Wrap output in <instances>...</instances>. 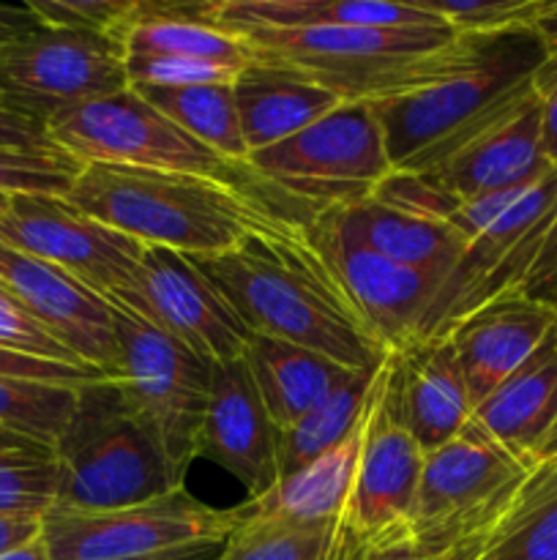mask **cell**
<instances>
[{
	"label": "cell",
	"instance_id": "obj_1",
	"mask_svg": "<svg viewBox=\"0 0 557 560\" xmlns=\"http://www.w3.org/2000/svg\"><path fill=\"white\" fill-rule=\"evenodd\" d=\"M309 222L278 219L233 249L191 262L251 334L315 350L344 370H377L388 355L386 345L347 299Z\"/></svg>",
	"mask_w": 557,
	"mask_h": 560
},
{
	"label": "cell",
	"instance_id": "obj_2",
	"mask_svg": "<svg viewBox=\"0 0 557 560\" xmlns=\"http://www.w3.org/2000/svg\"><path fill=\"white\" fill-rule=\"evenodd\" d=\"M66 200L142 246L186 257L222 255L278 219H311L244 186L123 164H85Z\"/></svg>",
	"mask_w": 557,
	"mask_h": 560
},
{
	"label": "cell",
	"instance_id": "obj_3",
	"mask_svg": "<svg viewBox=\"0 0 557 560\" xmlns=\"http://www.w3.org/2000/svg\"><path fill=\"white\" fill-rule=\"evenodd\" d=\"M544 47L533 31L462 36L440 74L369 104L393 170L420 173L535 91Z\"/></svg>",
	"mask_w": 557,
	"mask_h": 560
},
{
	"label": "cell",
	"instance_id": "obj_4",
	"mask_svg": "<svg viewBox=\"0 0 557 560\" xmlns=\"http://www.w3.org/2000/svg\"><path fill=\"white\" fill-rule=\"evenodd\" d=\"M254 63L276 66L317 82L342 102L375 104L440 74L462 36L440 27H304L240 31Z\"/></svg>",
	"mask_w": 557,
	"mask_h": 560
},
{
	"label": "cell",
	"instance_id": "obj_5",
	"mask_svg": "<svg viewBox=\"0 0 557 560\" xmlns=\"http://www.w3.org/2000/svg\"><path fill=\"white\" fill-rule=\"evenodd\" d=\"M52 509L107 512L178 490L162 448L126 402L115 377L80 386L76 410L55 446Z\"/></svg>",
	"mask_w": 557,
	"mask_h": 560
},
{
	"label": "cell",
	"instance_id": "obj_6",
	"mask_svg": "<svg viewBox=\"0 0 557 560\" xmlns=\"http://www.w3.org/2000/svg\"><path fill=\"white\" fill-rule=\"evenodd\" d=\"M47 135L55 148L74 156L82 167L85 164H123V167L162 170V173L202 175V178H216L224 184L262 191L278 200L257 178L249 164H235L218 156L131 88L60 109L47 120Z\"/></svg>",
	"mask_w": 557,
	"mask_h": 560
},
{
	"label": "cell",
	"instance_id": "obj_7",
	"mask_svg": "<svg viewBox=\"0 0 557 560\" xmlns=\"http://www.w3.org/2000/svg\"><path fill=\"white\" fill-rule=\"evenodd\" d=\"M104 299L118 339L115 383L162 448L175 485L183 487L186 470L200 457L213 364L142 320L123 301Z\"/></svg>",
	"mask_w": 557,
	"mask_h": 560
},
{
	"label": "cell",
	"instance_id": "obj_8",
	"mask_svg": "<svg viewBox=\"0 0 557 560\" xmlns=\"http://www.w3.org/2000/svg\"><path fill=\"white\" fill-rule=\"evenodd\" d=\"M257 178L300 211L353 206L393 173L369 104L344 102L278 145L249 156Z\"/></svg>",
	"mask_w": 557,
	"mask_h": 560
},
{
	"label": "cell",
	"instance_id": "obj_9",
	"mask_svg": "<svg viewBox=\"0 0 557 560\" xmlns=\"http://www.w3.org/2000/svg\"><path fill=\"white\" fill-rule=\"evenodd\" d=\"M530 470L491 441L478 421L435 452L424 454L413 534L431 558H440L500 520Z\"/></svg>",
	"mask_w": 557,
	"mask_h": 560
},
{
	"label": "cell",
	"instance_id": "obj_10",
	"mask_svg": "<svg viewBox=\"0 0 557 560\" xmlns=\"http://www.w3.org/2000/svg\"><path fill=\"white\" fill-rule=\"evenodd\" d=\"M233 528V509H213L178 487L107 512L49 509L42 517V541L49 560H129L205 541L222 545Z\"/></svg>",
	"mask_w": 557,
	"mask_h": 560
},
{
	"label": "cell",
	"instance_id": "obj_11",
	"mask_svg": "<svg viewBox=\"0 0 557 560\" xmlns=\"http://www.w3.org/2000/svg\"><path fill=\"white\" fill-rule=\"evenodd\" d=\"M126 88L123 52L98 33L38 25L0 55V107L44 126L60 109Z\"/></svg>",
	"mask_w": 557,
	"mask_h": 560
},
{
	"label": "cell",
	"instance_id": "obj_12",
	"mask_svg": "<svg viewBox=\"0 0 557 560\" xmlns=\"http://www.w3.org/2000/svg\"><path fill=\"white\" fill-rule=\"evenodd\" d=\"M420 470H424V452L402 419L391 361L386 355L366 413L353 490L344 503L333 539L375 541L382 536L413 530Z\"/></svg>",
	"mask_w": 557,
	"mask_h": 560
},
{
	"label": "cell",
	"instance_id": "obj_13",
	"mask_svg": "<svg viewBox=\"0 0 557 560\" xmlns=\"http://www.w3.org/2000/svg\"><path fill=\"white\" fill-rule=\"evenodd\" d=\"M0 241L52 262L98 295L129 290L145 249L58 195H11L0 217Z\"/></svg>",
	"mask_w": 557,
	"mask_h": 560
},
{
	"label": "cell",
	"instance_id": "obj_14",
	"mask_svg": "<svg viewBox=\"0 0 557 560\" xmlns=\"http://www.w3.org/2000/svg\"><path fill=\"white\" fill-rule=\"evenodd\" d=\"M109 299L123 301L142 320L208 364L240 359L251 337L244 320L202 277L191 257L162 246H145L131 288Z\"/></svg>",
	"mask_w": 557,
	"mask_h": 560
},
{
	"label": "cell",
	"instance_id": "obj_15",
	"mask_svg": "<svg viewBox=\"0 0 557 560\" xmlns=\"http://www.w3.org/2000/svg\"><path fill=\"white\" fill-rule=\"evenodd\" d=\"M309 233L342 282L347 299L369 323L375 337L386 345L388 353L420 339L446 273L388 260L331 233L317 224L315 217L309 222Z\"/></svg>",
	"mask_w": 557,
	"mask_h": 560
},
{
	"label": "cell",
	"instance_id": "obj_16",
	"mask_svg": "<svg viewBox=\"0 0 557 560\" xmlns=\"http://www.w3.org/2000/svg\"><path fill=\"white\" fill-rule=\"evenodd\" d=\"M0 290L20 301L82 364L112 377L118 339L104 295L93 293L52 262L16 252L0 241Z\"/></svg>",
	"mask_w": 557,
	"mask_h": 560
},
{
	"label": "cell",
	"instance_id": "obj_17",
	"mask_svg": "<svg viewBox=\"0 0 557 560\" xmlns=\"http://www.w3.org/2000/svg\"><path fill=\"white\" fill-rule=\"evenodd\" d=\"M549 170H555V164L546 162L541 151V96L538 91H530L491 124L459 142L440 162L415 175L453 200L467 202L538 180Z\"/></svg>",
	"mask_w": 557,
	"mask_h": 560
},
{
	"label": "cell",
	"instance_id": "obj_18",
	"mask_svg": "<svg viewBox=\"0 0 557 560\" xmlns=\"http://www.w3.org/2000/svg\"><path fill=\"white\" fill-rule=\"evenodd\" d=\"M200 457L233 474L249 498H260L276 487L278 430L251 381L244 355L213 364Z\"/></svg>",
	"mask_w": 557,
	"mask_h": 560
},
{
	"label": "cell",
	"instance_id": "obj_19",
	"mask_svg": "<svg viewBox=\"0 0 557 560\" xmlns=\"http://www.w3.org/2000/svg\"><path fill=\"white\" fill-rule=\"evenodd\" d=\"M557 331V310L524 293H502L448 334L467 383L473 410L500 388Z\"/></svg>",
	"mask_w": 557,
	"mask_h": 560
},
{
	"label": "cell",
	"instance_id": "obj_20",
	"mask_svg": "<svg viewBox=\"0 0 557 560\" xmlns=\"http://www.w3.org/2000/svg\"><path fill=\"white\" fill-rule=\"evenodd\" d=\"M399 408L410 435L429 454L457 438L473 419L467 383L448 337L415 339L388 353Z\"/></svg>",
	"mask_w": 557,
	"mask_h": 560
},
{
	"label": "cell",
	"instance_id": "obj_21",
	"mask_svg": "<svg viewBox=\"0 0 557 560\" xmlns=\"http://www.w3.org/2000/svg\"><path fill=\"white\" fill-rule=\"evenodd\" d=\"M315 222L388 260L446 273V279L467 249L462 235L446 219L404 211L377 197L317 211Z\"/></svg>",
	"mask_w": 557,
	"mask_h": 560
},
{
	"label": "cell",
	"instance_id": "obj_22",
	"mask_svg": "<svg viewBox=\"0 0 557 560\" xmlns=\"http://www.w3.org/2000/svg\"><path fill=\"white\" fill-rule=\"evenodd\" d=\"M473 419L528 470L541 463L557 427V331L473 410Z\"/></svg>",
	"mask_w": 557,
	"mask_h": 560
},
{
	"label": "cell",
	"instance_id": "obj_23",
	"mask_svg": "<svg viewBox=\"0 0 557 560\" xmlns=\"http://www.w3.org/2000/svg\"><path fill=\"white\" fill-rule=\"evenodd\" d=\"M205 16L227 31H304V27H391L448 31L418 3L396 0H208Z\"/></svg>",
	"mask_w": 557,
	"mask_h": 560
},
{
	"label": "cell",
	"instance_id": "obj_24",
	"mask_svg": "<svg viewBox=\"0 0 557 560\" xmlns=\"http://www.w3.org/2000/svg\"><path fill=\"white\" fill-rule=\"evenodd\" d=\"M208 0L200 3H167V0H131L129 14L112 31V42L126 55H169L213 63H251L249 47L238 33L216 25L205 16Z\"/></svg>",
	"mask_w": 557,
	"mask_h": 560
},
{
	"label": "cell",
	"instance_id": "obj_25",
	"mask_svg": "<svg viewBox=\"0 0 557 560\" xmlns=\"http://www.w3.org/2000/svg\"><path fill=\"white\" fill-rule=\"evenodd\" d=\"M233 93L249 156L278 145L344 104L306 77L254 60L240 71Z\"/></svg>",
	"mask_w": 557,
	"mask_h": 560
},
{
	"label": "cell",
	"instance_id": "obj_26",
	"mask_svg": "<svg viewBox=\"0 0 557 560\" xmlns=\"http://www.w3.org/2000/svg\"><path fill=\"white\" fill-rule=\"evenodd\" d=\"M369 413V410H366ZM366 416L339 446L317 457L306 468L284 476L276 487L260 498H249L235 506V520H284L300 525H339L349 490H353L355 465L364 441Z\"/></svg>",
	"mask_w": 557,
	"mask_h": 560
},
{
	"label": "cell",
	"instance_id": "obj_27",
	"mask_svg": "<svg viewBox=\"0 0 557 560\" xmlns=\"http://www.w3.org/2000/svg\"><path fill=\"white\" fill-rule=\"evenodd\" d=\"M244 361L278 432L315 410L347 372L315 350L265 334H251Z\"/></svg>",
	"mask_w": 557,
	"mask_h": 560
},
{
	"label": "cell",
	"instance_id": "obj_28",
	"mask_svg": "<svg viewBox=\"0 0 557 560\" xmlns=\"http://www.w3.org/2000/svg\"><path fill=\"white\" fill-rule=\"evenodd\" d=\"M481 560H557V457L535 465L519 485Z\"/></svg>",
	"mask_w": 557,
	"mask_h": 560
},
{
	"label": "cell",
	"instance_id": "obj_29",
	"mask_svg": "<svg viewBox=\"0 0 557 560\" xmlns=\"http://www.w3.org/2000/svg\"><path fill=\"white\" fill-rule=\"evenodd\" d=\"M380 366L347 370L315 410H309L289 430L278 432V479L293 476L295 470L306 468L317 457L331 452L364 421Z\"/></svg>",
	"mask_w": 557,
	"mask_h": 560
},
{
	"label": "cell",
	"instance_id": "obj_30",
	"mask_svg": "<svg viewBox=\"0 0 557 560\" xmlns=\"http://www.w3.org/2000/svg\"><path fill=\"white\" fill-rule=\"evenodd\" d=\"M175 126L235 164H249L233 85L131 88Z\"/></svg>",
	"mask_w": 557,
	"mask_h": 560
},
{
	"label": "cell",
	"instance_id": "obj_31",
	"mask_svg": "<svg viewBox=\"0 0 557 560\" xmlns=\"http://www.w3.org/2000/svg\"><path fill=\"white\" fill-rule=\"evenodd\" d=\"M76 397L80 386L0 377V427L55 452L74 416Z\"/></svg>",
	"mask_w": 557,
	"mask_h": 560
},
{
	"label": "cell",
	"instance_id": "obj_32",
	"mask_svg": "<svg viewBox=\"0 0 557 560\" xmlns=\"http://www.w3.org/2000/svg\"><path fill=\"white\" fill-rule=\"evenodd\" d=\"M336 525L235 520L216 560H328Z\"/></svg>",
	"mask_w": 557,
	"mask_h": 560
},
{
	"label": "cell",
	"instance_id": "obj_33",
	"mask_svg": "<svg viewBox=\"0 0 557 560\" xmlns=\"http://www.w3.org/2000/svg\"><path fill=\"white\" fill-rule=\"evenodd\" d=\"M457 36H502L533 31L544 0H415Z\"/></svg>",
	"mask_w": 557,
	"mask_h": 560
},
{
	"label": "cell",
	"instance_id": "obj_34",
	"mask_svg": "<svg viewBox=\"0 0 557 560\" xmlns=\"http://www.w3.org/2000/svg\"><path fill=\"white\" fill-rule=\"evenodd\" d=\"M58 501L55 452L0 454V514L44 517Z\"/></svg>",
	"mask_w": 557,
	"mask_h": 560
},
{
	"label": "cell",
	"instance_id": "obj_35",
	"mask_svg": "<svg viewBox=\"0 0 557 560\" xmlns=\"http://www.w3.org/2000/svg\"><path fill=\"white\" fill-rule=\"evenodd\" d=\"M82 164L60 148H0V195H69Z\"/></svg>",
	"mask_w": 557,
	"mask_h": 560
},
{
	"label": "cell",
	"instance_id": "obj_36",
	"mask_svg": "<svg viewBox=\"0 0 557 560\" xmlns=\"http://www.w3.org/2000/svg\"><path fill=\"white\" fill-rule=\"evenodd\" d=\"M246 69V66H244ZM244 69L197 58H169V55H126L129 88H197L235 85Z\"/></svg>",
	"mask_w": 557,
	"mask_h": 560
},
{
	"label": "cell",
	"instance_id": "obj_37",
	"mask_svg": "<svg viewBox=\"0 0 557 560\" xmlns=\"http://www.w3.org/2000/svg\"><path fill=\"white\" fill-rule=\"evenodd\" d=\"M0 348L33 355V359L58 361V364L87 366L63 342H58L20 301L11 299L5 290H0Z\"/></svg>",
	"mask_w": 557,
	"mask_h": 560
},
{
	"label": "cell",
	"instance_id": "obj_38",
	"mask_svg": "<svg viewBox=\"0 0 557 560\" xmlns=\"http://www.w3.org/2000/svg\"><path fill=\"white\" fill-rule=\"evenodd\" d=\"M27 5L42 25L98 33L109 38L120 20L129 14L131 0H31Z\"/></svg>",
	"mask_w": 557,
	"mask_h": 560
},
{
	"label": "cell",
	"instance_id": "obj_39",
	"mask_svg": "<svg viewBox=\"0 0 557 560\" xmlns=\"http://www.w3.org/2000/svg\"><path fill=\"white\" fill-rule=\"evenodd\" d=\"M0 377H16V381H38V383H63V386H82V383L102 381L104 372L91 366L58 364V361L33 359V355L14 353V350L0 348Z\"/></svg>",
	"mask_w": 557,
	"mask_h": 560
},
{
	"label": "cell",
	"instance_id": "obj_40",
	"mask_svg": "<svg viewBox=\"0 0 557 560\" xmlns=\"http://www.w3.org/2000/svg\"><path fill=\"white\" fill-rule=\"evenodd\" d=\"M328 560H437L420 547L413 530L382 536L375 541H339L333 539Z\"/></svg>",
	"mask_w": 557,
	"mask_h": 560
},
{
	"label": "cell",
	"instance_id": "obj_41",
	"mask_svg": "<svg viewBox=\"0 0 557 560\" xmlns=\"http://www.w3.org/2000/svg\"><path fill=\"white\" fill-rule=\"evenodd\" d=\"M533 33L544 47V63L535 71V91L544 98L557 88V0H544Z\"/></svg>",
	"mask_w": 557,
	"mask_h": 560
},
{
	"label": "cell",
	"instance_id": "obj_42",
	"mask_svg": "<svg viewBox=\"0 0 557 560\" xmlns=\"http://www.w3.org/2000/svg\"><path fill=\"white\" fill-rule=\"evenodd\" d=\"M0 148H55L47 126L0 107Z\"/></svg>",
	"mask_w": 557,
	"mask_h": 560
},
{
	"label": "cell",
	"instance_id": "obj_43",
	"mask_svg": "<svg viewBox=\"0 0 557 560\" xmlns=\"http://www.w3.org/2000/svg\"><path fill=\"white\" fill-rule=\"evenodd\" d=\"M38 536H42V517L0 514V558L31 545Z\"/></svg>",
	"mask_w": 557,
	"mask_h": 560
},
{
	"label": "cell",
	"instance_id": "obj_44",
	"mask_svg": "<svg viewBox=\"0 0 557 560\" xmlns=\"http://www.w3.org/2000/svg\"><path fill=\"white\" fill-rule=\"evenodd\" d=\"M42 25L38 16L33 14L31 5H0V55L5 52L9 44H14L16 38H22L25 33L36 31Z\"/></svg>",
	"mask_w": 557,
	"mask_h": 560
},
{
	"label": "cell",
	"instance_id": "obj_45",
	"mask_svg": "<svg viewBox=\"0 0 557 560\" xmlns=\"http://www.w3.org/2000/svg\"><path fill=\"white\" fill-rule=\"evenodd\" d=\"M541 151L557 167V88L541 98Z\"/></svg>",
	"mask_w": 557,
	"mask_h": 560
},
{
	"label": "cell",
	"instance_id": "obj_46",
	"mask_svg": "<svg viewBox=\"0 0 557 560\" xmlns=\"http://www.w3.org/2000/svg\"><path fill=\"white\" fill-rule=\"evenodd\" d=\"M222 545H218V541H205V545H189V547H178V550L158 552V556L129 558V560H216L218 552H222Z\"/></svg>",
	"mask_w": 557,
	"mask_h": 560
},
{
	"label": "cell",
	"instance_id": "obj_47",
	"mask_svg": "<svg viewBox=\"0 0 557 560\" xmlns=\"http://www.w3.org/2000/svg\"><path fill=\"white\" fill-rule=\"evenodd\" d=\"M489 530H486V534H481V536H473V539L462 541V545L453 547L451 552H446V556H440L437 560H481V552H484V545H486V536H489Z\"/></svg>",
	"mask_w": 557,
	"mask_h": 560
},
{
	"label": "cell",
	"instance_id": "obj_48",
	"mask_svg": "<svg viewBox=\"0 0 557 560\" xmlns=\"http://www.w3.org/2000/svg\"><path fill=\"white\" fill-rule=\"evenodd\" d=\"M3 452H49V448L38 446V443L14 435V432H9L0 427V454Z\"/></svg>",
	"mask_w": 557,
	"mask_h": 560
},
{
	"label": "cell",
	"instance_id": "obj_49",
	"mask_svg": "<svg viewBox=\"0 0 557 560\" xmlns=\"http://www.w3.org/2000/svg\"><path fill=\"white\" fill-rule=\"evenodd\" d=\"M0 560H49V558H47V550H44L42 536H38L36 541H31V545L20 547V550L9 552V556H3Z\"/></svg>",
	"mask_w": 557,
	"mask_h": 560
},
{
	"label": "cell",
	"instance_id": "obj_50",
	"mask_svg": "<svg viewBox=\"0 0 557 560\" xmlns=\"http://www.w3.org/2000/svg\"><path fill=\"white\" fill-rule=\"evenodd\" d=\"M549 457H557V427H555V432H552L549 441H546L544 454H541V463H544V459H549Z\"/></svg>",
	"mask_w": 557,
	"mask_h": 560
},
{
	"label": "cell",
	"instance_id": "obj_51",
	"mask_svg": "<svg viewBox=\"0 0 557 560\" xmlns=\"http://www.w3.org/2000/svg\"><path fill=\"white\" fill-rule=\"evenodd\" d=\"M9 197L11 195H0V217H3V211L9 208Z\"/></svg>",
	"mask_w": 557,
	"mask_h": 560
},
{
	"label": "cell",
	"instance_id": "obj_52",
	"mask_svg": "<svg viewBox=\"0 0 557 560\" xmlns=\"http://www.w3.org/2000/svg\"><path fill=\"white\" fill-rule=\"evenodd\" d=\"M555 310H557V304H555Z\"/></svg>",
	"mask_w": 557,
	"mask_h": 560
}]
</instances>
